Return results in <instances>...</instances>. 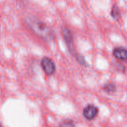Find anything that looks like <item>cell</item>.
Returning a JSON list of instances; mask_svg holds the SVG:
<instances>
[{
  "instance_id": "cell-3",
  "label": "cell",
  "mask_w": 127,
  "mask_h": 127,
  "mask_svg": "<svg viewBox=\"0 0 127 127\" xmlns=\"http://www.w3.org/2000/svg\"><path fill=\"white\" fill-rule=\"evenodd\" d=\"M41 66L45 74L48 76L53 75L56 71V66L54 62L51 58L44 57L42 58L41 62Z\"/></svg>"
},
{
  "instance_id": "cell-2",
  "label": "cell",
  "mask_w": 127,
  "mask_h": 127,
  "mask_svg": "<svg viewBox=\"0 0 127 127\" xmlns=\"http://www.w3.org/2000/svg\"><path fill=\"white\" fill-rule=\"evenodd\" d=\"M61 33L62 37L65 41L66 45L68 48V50L70 54L74 58L76 62L83 66L87 67L88 66L87 62H86L84 57L77 52L75 47L74 41H73V35L70 30L66 27H62L61 29Z\"/></svg>"
},
{
  "instance_id": "cell-1",
  "label": "cell",
  "mask_w": 127,
  "mask_h": 127,
  "mask_svg": "<svg viewBox=\"0 0 127 127\" xmlns=\"http://www.w3.org/2000/svg\"><path fill=\"white\" fill-rule=\"evenodd\" d=\"M25 22L30 29L47 42H51L56 37L53 30L44 22L34 16H27Z\"/></svg>"
},
{
  "instance_id": "cell-7",
  "label": "cell",
  "mask_w": 127,
  "mask_h": 127,
  "mask_svg": "<svg viewBox=\"0 0 127 127\" xmlns=\"http://www.w3.org/2000/svg\"><path fill=\"white\" fill-rule=\"evenodd\" d=\"M110 15L112 18L113 19L116 20V21H118L120 19L121 12L119 7H118V6L117 5H113V6L112 7V9H111Z\"/></svg>"
},
{
  "instance_id": "cell-5",
  "label": "cell",
  "mask_w": 127,
  "mask_h": 127,
  "mask_svg": "<svg viewBox=\"0 0 127 127\" xmlns=\"http://www.w3.org/2000/svg\"><path fill=\"white\" fill-rule=\"evenodd\" d=\"M113 55L115 58L121 61L127 60V48L124 47H117L113 48Z\"/></svg>"
},
{
  "instance_id": "cell-9",
  "label": "cell",
  "mask_w": 127,
  "mask_h": 127,
  "mask_svg": "<svg viewBox=\"0 0 127 127\" xmlns=\"http://www.w3.org/2000/svg\"><path fill=\"white\" fill-rule=\"evenodd\" d=\"M0 127H2V125H1V124H0Z\"/></svg>"
},
{
  "instance_id": "cell-6",
  "label": "cell",
  "mask_w": 127,
  "mask_h": 127,
  "mask_svg": "<svg viewBox=\"0 0 127 127\" xmlns=\"http://www.w3.org/2000/svg\"><path fill=\"white\" fill-rule=\"evenodd\" d=\"M102 89L107 94H113L117 91V86L114 83H107L102 87Z\"/></svg>"
},
{
  "instance_id": "cell-8",
  "label": "cell",
  "mask_w": 127,
  "mask_h": 127,
  "mask_svg": "<svg viewBox=\"0 0 127 127\" xmlns=\"http://www.w3.org/2000/svg\"><path fill=\"white\" fill-rule=\"evenodd\" d=\"M59 127H75L73 121L71 120H66L61 123Z\"/></svg>"
},
{
  "instance_id": "cell-4",
  "label": "cell",
  "mask_w": 127,
  "mask_h": 127,
  "mask_svg": "<svg viewBox=\"0 0 127 127\" xmlns=\"http://www.w3.org/2000/svg\"><path fill=\"white\" fill-rule=\"evenodd\" d=\"M98 109L93 104H88L83 110V116L87 120H92L95 119L98 114Z\"/></svg>"
}]
</instances>
